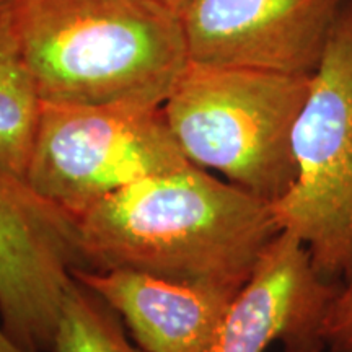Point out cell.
Returning <instances> with one entry per match:
<instances>
[{
	"instance_id": "cell-5",
	"label": "cell",
	"mask_w": 352,
	"mask_h": 352,
	"mask_svg": "<svg viewBox=\"0 0 352 352\" xmlns=\"http://www.w3.org/2000/svg\"><path fill=\"white\" fill-rule=\"evenodd\" d=\"M188 164L162 107L43 104L26 179L80 219L127 184Z\"/></svg>"
},
{
	"instance_id": "cell-10",
	"label": "cell",
	"mask_w": 352,
	"mask_h": 352,
	"mask_svg": "<svg viewBox=\"0 0 352 352\" xmlns=\"http://www.w3.org/2000/svg\"><path fill=\"white\" fill-rule=\"evenodd\" d=\"M43 111L16 32L12 0H0V165L26 178Z\"/></svg>"
},
{
	"instance_id": "cell-7",
	"label": "cell",
	"mask_w": 352,
	"mask_h": 352,
	"mask_svg": "<svg viewBox=\"0 0 352 352\" xmlns=\"http://www.w3.org/2000/svg\"><path fill=\"white\" fill-rule=\"evenodd\" d=\"M344 0H188L189 60L314 76Z\"/></svg>"
},
{
	"instance_id": "cell-13",
	"label": "cell",
	"mask_w": 352,
	"mask_h": 352,
	"mask_svg": "<svg viewBox=\"0 0 352 352\" xmlns=\"http://www.w3.org/2000/svg\"><path fill=\"white\" fill-rule=\"evenodd\" d=\"M0 352H33L25 349L23 346H20L13 338L6 331V328L0 323Z\"/></svg>"
},
{
	"instance_id": "cell-9",
	"label": "cell",
	"mask_w": 352,
	"mask_h": 352,
	"mask_svg": "<svg viewBox=\"0 0 352 352\" xmlns=\"http://www.w3.org/2000/svg\"><path fill=\"white\" fill-rule=\"evenodd\" d=\"M74 277L121 316L132 340L147 352H208L236 296L129 270H76Z\"/></svg>"
},
{
	"instance_id": "cell-1",
	"label": "cell",
	"mask_w": 352,
	"mask_h": 352,
	"mask_svg": "<svg viewBox=\"0 0 352 352\" xmlns=\"http://www.w3.org/2000/svg\"><path fill=\"white\" fill-rule=\"evenodd\" d=\"M78 220L88 270L233 292L283 232L271 202L192 164L127 184Z\"/></svg>"
},
{
	"instance_id": "cell-4",
	"label": "cell",
	"mask_w": 352,
	"mask_h": 352,
	"mask_svg": "<svg viewBox=\"0 0 352 352\" xmlns=\"http://www.w3.org/2000/svg\"><path fill=\"white\" fill-rule=\"evenodd\" d=\"M297 176L272 204L331 283L352 271V7L334 25L292 132Z\"/></svg>"
},
{
	"instance_id": "cell-11",
	"label": "cell",
	"mask_w": 352,
	"mask_h": 352,
	"mask_svg": "<svg viewBox=\"0 0 352 352\" xmlns=\"http://www.w3.org/2000/svg\"><path fill=\"white\" fill-rule=\"evenodd\" d=\"M52 352H147L126 334L121 316L74 277L60 302Z\"/></svg>"
},
{
	"instance_id": "cell-8",
	"label": "cell",
	"mask_w": 352,
	"mask_h": 352,
	"mask_svg": "<svg viewBox=\"0 0 352 352\" xmlns=\"http://www.w3.org/2000/svg\"><path fill=\"white\" fill-rule=\"evenodd\" d=\"M340 283L327 280L303 241L283 230L228 307L208 352H323L324 316Z\"/></svg>"
},
{
	"instance_id": "cell-3",
	"label": "cell",
	"mask_w": 352,
	"mask_h": 352,
	"mask_svg": "<svg viewBox=\"0 0 352 352\" xmlns=\"http://www.w3.org/2000/svg\"><path fill=\"white\" fill-rule=\"evenodd\" d=\"M311 76L189 60L164 113L189 164L274 204L292 188V132Z\"/></svg>"
},
{
	"instance_id": "cell-2",
	"label": "cell",
	"mask_w": 352,
	"mask_h": 352,
	"mask_svg": "<svg viewBox=\"0 0 352 352\" xmlns=\"http://www.w3.org/2000/svg\"><path fill=\"white\" fill-rule=\"evenodd\" d=\"M43 104L160 108L189 64L179 13L158 0H12Z\"/></svg>"
},
{
	"instance_id": "cell-6",
	"label": "cell",
	"mask_w": 352,
	"mask_h": 352,
	"mask_svg": "<svg viewBox=\"0 0 352 352\" xmlns=\"http://www.w3.org/2000/svg\"><path fill=\"white\" fill-rule=\"evenodd\" d=\"M76 270H88L80 220L0 165V323L25 349L52 352Z\"/></svg>"
},
{
	"instance_id": "cell-14",
	"label": "cell",
	"mask_w": 352,
	"mask_h": 352,
	"mask_svg": "<svg viewBox=\"0 0 352 352\" xmlns=\"http://www.w3.org/2000/svg\"><path fill=\"white\" fill-rule=\"evenodd\" d=\"M158 2L165 3V6H168L170 8H173V10L179 13V10H182L183 6L188 2V0H158Z\"/></svg>"
},
{
	"instance_id": "cell-12",
	"label": "cell",
	"mask_w": 352,
	"mask_h": 352,
	"mask_svg": "<svg viewBox=\"0 0 352 352\" xmlns=\"http://www.w3.org/2000/svg\"><path fill=\"white\" fill-rule=\"evenodd\" d=\"M324 346L329 352H352V271L340 283L323 324Z\"/></svg>"
}]
</instances>
